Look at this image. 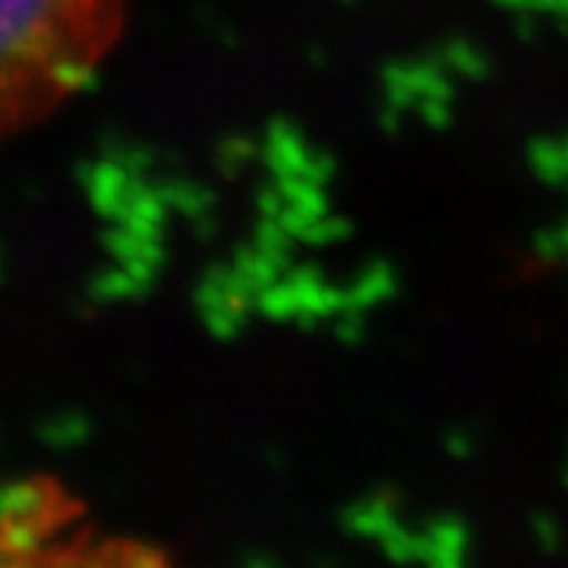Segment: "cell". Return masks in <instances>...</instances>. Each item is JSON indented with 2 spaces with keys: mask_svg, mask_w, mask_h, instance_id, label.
Segmentation results:
<instances>
[{
  "mask_svg": "<svg viewBox=\"0 0 568 568\" xmlns=\"http://www.w3.org/2000/svg\"><path fill=\"white\" fill-rule=\"evenodd\" d=\"M77 0H0V51L7 73L39 63Z\"/></svg>",
  "mask_w": 568,
  "mask_h": 568,
  "instance_id": "6da1fadb",
  "label": "cell"
},
{
  "mask_svg": "<svg viewBox=\"0 0 568 568\" xmlns=\"http://www.w3.org/2000/svg\"><path fill=\"white\" fill-rule=\"evenodd\" d=\"M244 568H275V566H272V559H265V556H246Z\"/></svg>",
  "mask_w": 568,
  "mask_h": 568,
  "instance_id": "9c48e42d",
  "label": "cell"
},
{
  "mask_svg": "<svg viewBox=\"0 0 568 568\" xmlns=\"http://www.w3.org/2000/svg\"><path fill=\"white\" fill-rule=\"evenodd\" d=\"M534 537H537V544L547 549V552H559L562 547V530H559V521L556 518H549V515H534Z\"/></svg>",
  "mask_w": 568,
  "mask_h": 568,
  "instance_id": "ba28073f",
  "label": "cell"
},
{
  "mask_svg": "<svg viewBox=\"0 0 568 568\" xmlns=\"http://www.w3.org/2000/svg\"><path fill=\"white\" fill-rule=\"evenodd\" d=\"M392 525H398V518L392 515V506L383 499H373V503H361V506H351L342 515V528L347 534H357V537H383Z\"/></svg>",
  "mask_w": 568,
  "mask_h": 568,
  "instance_id": "7a4b0ae2",
  "label": "cell"
},
{
  "mask_svg": "<svg viewBox=\"0 0 568 568\" xmlns=\"http://www.w3.org/2000/svg\"><path fill=\"white\" fill-rule=\"evenodd\" d=\"M99 562L104 568H168L164 552L142 544H130V547L111 549L108 556H99Z\"/></svg>",
  "mask_w": 568,
  "mask_h": 568,
  "instance_id": "5b68a950",
  "label": "cell"
},
{
  "mask_svg": "<svg viewBox=\"0 0 568 568\" xmlns=\"http://www.w3.org/2000/svg\"><path fill=\"white\" fill-rule=\"evenodd\" d=\"M426 537H429V540H433L436 547L458 549V552H465L467 525L462 521V518H455V515H443V518L429 521V528H426Z\"/></svg>",
  "mask_w": 568,
  "mask_h": 568,
  "instance_id": "52a82bcc",
  "label": "cell"
},
{
  "mask_svg": "<svg viewBox=\"0 0 568 568\" xmlns=\"http://www.w3.org/2000/svg\"><path fill=\"white\" fill-rule=\"evenodd\" d=\"M379 544L386 549V556L395 566H410V562H420V534H410L402 525H392V528L379 537Z\"/></svg>",
  "mask_w": 568,
  "mask_h": 568,
  "instance_id": "8992f818",
  "label": "cell"
},
{
  "mask_svg": "<svg viewBox=\"0 0 568 568\" xmlns=\"http://www.w3.org/2000/svg\"><path fill=\"white\" fill-rule=\"evenodd\" d=\"M0 506H3V518H44L48 493L39 484H10Z\"/></svg>",
  "mask_w": 568,
  "mask_h": 568,
  "instance_id": "3957f363",
  "label": "cell"
},
{
  "mask_svg": "<svg viewBox=\"0 0 568 568\" xmlns=\"http://www.w3.org/2000/svg\"><path fill=\"white\" fill-rule=\"evenodd\" d=\"M44 537V518H3V552L36 556Z\"/></svg>",
  "mask_w": 568,
  "mask_h": 568,
  "instance_id": "277c9868",
  "label": "cell"
}]
</instances>
